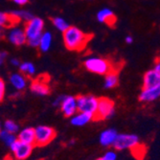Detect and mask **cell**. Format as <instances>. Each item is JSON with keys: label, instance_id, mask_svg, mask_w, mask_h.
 Instances as JSON below:
<instances>
[{"label": "cell", "instance_id": "6da1fadb", "mask_svg": "<svg viewBox=\"0 0 160 160\" xmlns=\"http://www.w3.org/2000/svg\"><path fill=\"white\" fill-rule=\"evenodd\" d=\"M92 38L93 35L84 33L75 26H70L65 32H63L64 45L70 51L81 52L84 50Z\"/></svg>", "mask_w": 160, "mask_h": 160}, {"label": "cell", "instance_id": "7a4b0ae2", "mask_svg": "<svg viewBox=\"0 0 160 160\" xmlns=\"http://www.w3.org/2000/svg\"><path fill=\"white\" fill-rule=\"evenodd\" d=\"M84 67L89 72L99 75H107L113 70H117L113 67L111 62L103 58H89L84 62Z\"/></svg>", "mask_w": 160, "mask_h": 160}, {"label": "cell", "instance_id": "3957f363", "mask_svg": "<svg viewBox=\"0 0 160 160\" xmlns=\"http://www.w3.org/2000/svg\"><path fill=\"white\" fill-rule=\"evenodd\" d=\"M113 114H114V102L106 97L100 98L97 111L94 115L93 120L95 121L106 120L112 117Z\"/></svg>", "mask_w": 160, "mask_h": 160}, {"label": "cell", "instance_id": "277c9868", "mask_svg": "<svg viewBox=\"0 0 160 160\" xmlns=\"http://www.w3.org/2000/svg\"><path fill=\"white\" fill-rule=\"evenodd\" d=\"M79 112H85L95 115L98 108L99 99L93 95H80L76 97Z\"/></svg>", "mask_w": 160, "mask_h": 160}, {"label": "cell", "instance_id": "5b68a950", "mask_svg": "<svg viewBox=\"0 0 160 160\" xmlns=\"http://www.w3.org/2000/svg\"><path fill=\"white\" fill-rule=\"evenodd\" d=\"M139 145V137L132 133H118L113 147L118 150H132Z\"/></svg>", "mask_w": 160, "mask_h": 160}, {"label": "cell", "instance_id": "8992f818", "mask_svg": "<svg viewBox=\"0 0 160 160\" xmlns=\"http://www.w3.org/2000/svg\"><path fill=\"white\" fill-rule=\"evenodd\" d=\"M24 30L27 36V39L40 38L44 32V21L39 18H33L26 22Z\"/></svg>", "mask_w": 160, "mask_h": 160}, {"label": "cell", "instance_id": "52a82bcc", "mask_svg": "<svg viewBox=\"0 0 160 160\" xmlns=\"http://www.w3.org/2000/svg\"><path fill=\"white\" fill-rule=\"evenodd\" d=\"M36 130V142L35 145L39 147L46 146L56 137V130L48 126H38Z\"/></svg>", "mask_w": 160, "mask_h": 160}, {"label": "cell", "instance_id": "ba28073f", "mask_svg": "<svg viewBox=\"0 0 160 160\" xmlns=\"http://www.w3.org/2000/svg\"><path fill=\"white\" fill-rule=\"evenodd\" d=\"M33 148H34V145L23 143V142L19 141L18 139L10 147L11 151L12 152L14 157L17 158V160H25V159H27L29 156L32 154Z\"/></svg>", "mask_w": 160, "mask_h": 160}, {"label": "cell", "instance_id": "9c48e42d", "mask_svg": "<svg viewBox=\"0 0 160 160\" xmlns=\"http://www.w3.org/2000/svg\"><path fill=\"white\" fill-rule=\"evenodd\" d=\"M7 38L12 44L16 46H22L27 43V36L25 30L18 26H12L10 29L7 34Z\"/></svg>", "mask_w": 160, "mask_h": 160}, {"label": "cell", "instance_id": "30bf717a", "mask_svg": "<svg viewBox=\"0 0 160 160\" xmlns=\"http://www.w3.org/2000/svg\"><path fill=\"white\" fill-rule=\"evenodd\" d=\"M61 110L66 117H72L78 111L77 99L73 96H65L61 105Z\"/></svg>", "mask_w": 160, "mask_h": 160}, {"label": "cell", "instance_id": "8fae6325", "mask_svg": "<svg viewBox=\"0 0 160 160\" xmlns=\"http://www.w3.org/2000/svg\"><path fill=\"white\" fill-rule=\"evenodd\" d=\"M45 76H42L39 79L35 80L31 83V91L38 95V96H46L50 92V87L48 85V82L45 81Z\"/></svg>", "mask_w": 160, "mask_h": 160}, {"label": "cell", "instance_id": "7c38bea8", "mask_svg": "<svg viewBox=\"0 0 160 160\" xmlns=\"http://www.w3.org/2000/svg\"><path fill=\"white\" fill-rule=\"evenodd\" d=\"M97 19L101 23H105L110 28H114L116 25V22H117V18H116L114 12L108 8L102 9L97 13Z\"/></svg>", "mask_w": 160, "mask_h": 160}, {"label": "cell", "instance_id": "4fadbf2b", "mask_svg": "<svg viewBox=\"0 0 160 160\" xmlns=\"http://www.w3.org/2000/svg\"><path fill=\"white\" fill-rule=\"evenodd\" d=\"M160 97V83L150 87V88H145L139 95V100L143 103H151L152 101H155Z\"/></svg>", "mask_w": 160, "mask_h": 160}, {"label": "cell", "instance_id": "5bb4252c", "mask_svg": "<svg viewBox=\"0 0 160 160\" xmlns=\"http://www.w3.org/2000/svg\"><path fill=\"white\" fill-rule=\"evenodd\" d=\"M118 132L117 130L114 128H108L105 129L103 132L100 134V144L104 147H109V146H113V144L117 138Z\"/></svg>", "mask_w": 160, "mask_h": 160}, {"label": "cell", "instance_id": "9a60e30c", "mask_svg": "<svg viewBox=\"0 0 160 160\" xmlns=\"http://www.w3.org/2000/svg\"><path fill=\"white\" fill-rule=\"evenodd\" d=\"M159 83H160V76L153 69L149 70L145 73L143 79V89L150 88V87L155 86Z\"/></svg>", "mask_w": 160, "mask_h": 160}, {"label": "cell", "instance_id": "2e32d148", "mask_svg": "<svg viewBox=\"0 0 160 160\" xmlns=\"http://www.w3.org/2000/svg\"><path fill=\"white\" fill-rule=\"evenodd\" d=\"M18 139L23 143L35 145V142H36V130H35V128H33L31 127L24 128L18 132Z\"/></svg>", "mask_w": 160, "mask_h": 160}, {"label": "cell", "instance_id": "e0dca14e", "mask_svg": "<svg viewBox=\"0 0 160 160\" xmlns=\"http://www.w3.org/2000/svg\"><path fill=\"white\" fill-rule=\"evenodd\" d=\"M94 116L89 113L85 112H79L71 117V124L76 127H82L88 124L90 121H92Z\"/></svg>", "mask_w": 160, "mask_h": 160}, {"label": "cell", "instance_id": "ac0fdd59", "mask_svg": "<svg viewBox=\"0 0 160 160\" xmlns=\"http://www.w3.org/2000/svg\"><path fill=\"white\" fill-rule=\"evenodd\" d=\"M10 83L13 88L20 91L26 87L27 80L22 73H13L10 76Z\"/></svg>", "mask_w": 160, "mask_h": 160}, {"label": "cell", "instance_id": "d6986e66", "mask_svg": "<svg viewBox=\"0 0 160 160\" xmlns=\"http://www.w3.org/2000/svg\"><path fill=\"white\" fill-rule=\"evenodd\" d=\"M18 22H19V20L12 13L0 12V27H11Z\"/></svg>", "mask_w": 160, "mask_h": 160}, {"label": "cell", "instance_id": "ffe728a7", "mask_svg": "<svg viewBox=\"0 0 160 160\" xmlns=\"http://www.w3.org/2000/svg\"><path fill=\"white\" fill-rule=\"evenodd\" d=\"M119 82L118 70H113L108 73L105 77V87L106 88H114Z\"/></svg>", "mask_w": 160, "mask_h": 160}, {"label": "cell", "instance_id": "44dd1931", "mask_svg": "<svg viewBox=\"0 0 160 160\" xmlns=\"http://www.w3.org/2000/svg\"><path fill=\"white\" fill-rule=\"evenodd\" d=\"M52 34L48 31H45L43 32V34L41 35V38H40V42H39V49L41 52H47L50 47H51V44H52Z\"/></svg>", "mask_w": 160, "mask_h": 160}, {"label": "cell", "instance_id": "7402d4cb", "mask_svg": "<svg viewBox=\"0 0 160 160\" xmlns=\"http://www.w3.org/2000/svg\"><path fill=\"white\" fill-rule=\"evenodd\" d=\"M0 139L3 141V143L8 147H11L12 145L18 140V137L16 136L14 133L9 132L5 129H2L1 132H0Z\"/></svg>", "mask_w": 160, "mask_h": 160}, {"label": "cell", "instance_id": "603a6c76", "mask_svg": "<svg viewBox=\"0 0 160 160\" xmlns=\"http://www.w3.org/2000/svg\"><path fill=\"white\" fill-rule=\"evenodd\" d=\"M19 70L28 76H33L36 73V66L30 62H23L19 65Z\"/></svg>", "mask_w": 160, "mask_h": 160}, {"label": "cell", "instance_id": "cb8c5ba5", "mask_svg": "<svg viewBox=\"0 0 160 160\" xmlns=\"http://www.w3.org/2000/svg\"><path fill=\"white\" fill-rule=\"evenodd\" d=\"M52 23L58 29V30L62 32V33L65 32L67 29L70 27L68 22L65 19H63L62 18H60V17H57V18H52Z\"/></svg>", "mask_w": 160, "mask_h": 160}, {"label": "cell", "instance_id": "d4e9b609", "mask_svg": "<svg viewBox=\"0 0 160 160\" xmlns=\"http://www.w3.org/2000/svg\"><path fill=\"white\" fill-rule=\"evenodd\" d=\"M12 16L16 17L19 21L20 20H25L26 22L29 21L30 19H32L34 17L32 16L31 12H29L27 11H24V10H19V11H14V12H11Z\"/></svg>", "mask_w": 160, "mask_h": 160}, {"label": "cell", "instance_id": "484cf974", "mask_svg": "<svg viewBox=\"0 0 160 160\" xmlns=\"http://www.w3.org/2000/svg\"><path fill=\"white\" fill-rule=\"evenodd\" d=\"M3 128H4L5 130H7V132H12V133H14V134H16L18 132V130H19L18 125L16 122H14V121H12V120L5 121V123L3 125Z\"/></svg>", "mask_w": 160, "mask_h": 160}, {"label": "cell", "instance_id": "4316f807", "mask_svg": "<svg viewBox=\"0 0 160 160\" xmlns=\"http://www.w3.org/2000/svg\"><path fill=\"white\" fill-rule=\"evenodd\" d=\"M5 93H6V84L5 82L0 79V102H2L4 97H5Z\"/></svg>", "mask_w": 160, "mask_h": 160}, {"label": "cell", "instance_id": "83f0119b", "mask_svg": "<svg viewBox=\"0 0 160 160\" xmlns=\"http://www.w3.org/2000/svg\"><path fill=\"white\" fill-rule=\"evenodd\" d=\"M103 158H104V160H116V158H117V155H116V153L114 152L109 151L107 153H105Z\"/></svg>", "mask_w": 160, "mask_h": 160}, {"label": "cell", "instance_id": "f1b7e54d", "mask_svg": "<svg viewBox=\"0 0 160 160\" xmlns=\"http://www.w3.org/2000/svg\"><path fill=\"white\" fill-rule=\"evenodd\" d=\"M64 95H62V96H59L58 97L55 101H54V103H53V105L55 106V107H60L61 108V105H62V101H63V99H64Z\"/></svg>", "mask_w": 160, "mask_h": 160}, {"label": "cell", "instance_id": "f546056e", "mask_svg": "<svg viewBox=\"0 0 160 160\" xmlns=\"http://www.w3.org/2000/svg\"><path fill=\"white\" fill-rule=\"evenodd\" d=\"M153 70H154V71L156 72V73L160 76V57H158L157 59L155 60Z\"/></svg>", "mask_w": 160, "mask_h": 160}, {"label": "cell", "instance_id": "4dcf8cb0", "mask_svg": "<svg viewBox=\"0 0 160 160\" xmlns=\"http://www.w3.org/2000/svg\"><path fill=\"white\" fill-rule=\"evenodd\" d=\"M7 56H8V53L7 52H5V51L0 52V68H1V66L4 64V62L6 60Z\"/></svg>", "mask_w": 160, "mask_h": 160}, {"label": "cell", "instance_id": "1f68e13d", "mask_svg": "<svg viewBox=\"0 0 160 160\" xmlns=\"http://www.w3.org/2000/svg\"><path fill=\"white\" fill-rule=\"evenodd\" d=\"M12 1L18 6H24L29 2V0H12Z\"/></svg>", "mask_w": 160, "mask_h": 160}, {"label": "cell", "instance_id": "d6a6232c", "mask_svg": "<svg viewBox=\"0 0 160 160\" xmlns=\"http://www.w3.org/2000/svg\"><path fill=\"white\" fill-rule=\"evenodd\" d=\"M11 63H12V65H14V66H18V67H19L21 62H20L19 60H18V59H12V60H11Z\"/></svg>", "mask_w": 160, "mask_h": 160}, {"label": "cell", "instance_id": "836d02e7", "mask_svg": "<svg viewBox=\"0 0 160 160\" xmlns=\"http://www.w3.org/2000/svg\"><path fill=\"white\" fill-rule=\"evenodd\" d=\"M132 41H133V39H132V38L130 37V36H128L126 38V42L127 43H132Z\"/></svg>", "mask_w": 160, "mask_h": 160}, {"label": "cell", "instance_id": "e575fe53", "mask_svg": "<svg viewBox=\"0 0 160 160\" xmlns=\"http://www.w3.org/2000/svg\"><path fill=\"white\" fill-rule=\"evenodd\" d=\"M3 27H0V38L2 37V35H3Z\"/></svg>", "mask_w": 160, "mask_h": 160}, {"label": "cell", "instance_id": "d590c367", "mask_svg": "<svg viewBox=\"0 0 160 160\" xmlns=\"http://www.w3.org/2000/svg\"><path fill=\"white\" fill-rule=\"evenodd\" d=\"M1 130H2V125L0 123V132H1Z\"/></svg>", "mask_w": 160, "mask_h": 160}, {"label": "cell", "instance_id": "8d00e7d4", "mask_svg": "<svg viewBox=\"0 0 160 160\" xmlns=\"http://www.w3.org/2000/svg\"><path fill=\"white\" fill-rule=\"evenodd\" d=\"M97 160H104V158H103V157H101V158H99V159H97Z\"/></svg>", "mask_w": 160, "mask_h": 160}, {"label": "cell", "instance_id": "74e56055", "mask_svg": "<svg viewBox=\"0 0 160 160\" xmlns=\"http://www.w3.org/2000/svg\"><path fill=\"white\" fill-rule=\"evenodd\" d=\"M88 1H90V0H88Z\"/></svg>", "mask_w": 160, "mask_h": 160}]
</instances>
